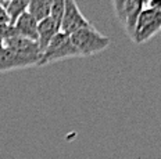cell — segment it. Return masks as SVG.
Listing matches in <instances>:
<instances>
[{"label": "cell", "mask_w": 161, "mask_h": 159, "mask_svg": "<svg viewBox=\"0 0 161 159\" xmlns=\"http://www.w3.org/2000/svg\"><path fill=\"white\" fill-rule=\"evenodd\" d=\"M0 49H2V40H0Z\"/></svg>", "instance_id": "e0dca14e"}, {"label": "cell", "mask_w": 161, "mask_h": 159, "mask_svg": "<svg viewBox=\"0 0 161 159\" xmlns=\"http://www.w3.org/2000/svg\"><path fill=\"white\" fill-rule=\"evenodd\" d=\"M75 57H79V53L72 46L71 40H69V35L60 31L50 40L47 47L45 49V51L40 54V59L38 65L42 67V65H46V64H52V62H56V61L75 58Z\"/></svg>", "instance_id": "7a4b0ae2"}, {"label": "cell", "mask_w": 161, "mask_h": 159, "mask_svg": "<svg viewBox=\"0 0 161 159\" xmlns=\"http://www.w3.org/2000/svg\"><path fill=\"white\" fill-rule=\"evenodd\" d=\"M60 32V22L53 19L52 17H47L38 22V46L40 54L45 51L53 38Z\"/></svg>", "instance_id": "52a82bcc"}, {"label": "cell", "mask_w": 161, "mask_h": 159, "mask_svg": "<svg viewBox=\"0 0 161 159\" xmlns=\"http://www.w3.org/2000/svg\"><path fill=\"white\" fill-rule=\"evenodd\" d=\"M92 24L85 18V15L79 11V7L75 0H65L64 11L61 17V25L60 31L67 35H71L80 28H86Z\"/></svg>", "instance_id": "5b68a950"}, {"label": "cell", "mask_w": 161, "mask_h": 159, "mask_svg": "<svg viewBox=\"0 0 161 159\" xmlns=\"http://www.w3.org/2000/svg\"><path fill=\"white\" fill-rule=\"evenodd\" d=\"M2 47L19 53V54H25V55H40L38 42L22 38V36H18V35L10 36V38L2 40Z\"/></svg>", "instance_id": "8992f818"}, {"label": "cell", "mask_w": 161, "mask_h": 159, "mask_svg": "<svg viewBox=\"0 0 161 159\" xmlns=\"http://www.w3.org/2000/svg\"><path fill=\"white\" fill-rule=\"evenodd\" d=\"M130 2H132L135 6H137V7L146 8L147 6H149V2H150V0H130Z\"/></svg>", "instance_id": "9a60e30c"}, {"label": "cell", "mask_w": 161, "mask_h": 159, "mask_svg": "<svg viewBox=\"0 0 161 159\" xmlns=\"http://www.w3.org/2000/svg\"><path fill=\"white\" fill-rule=\"evenodd\" d=\"M26 11H28L38 22L42 21V19L50 17L52 0H31Z\"/></svg>", "instance_id": "9c48e42d"}, {"label": "cell", "mask_w": 161, "mask_h": 159, "mask_svg": "<svg viewBox=\"0 0 161 159\" xmlns=\"http://www.w3.org/2000/svg\"><path fill=\"white\" fill-rule=\"evenodd\" d=\"M161 31V11L153 8H143L136 21L132 40L140 44L154 38Z\"/></svg>", "instance_id": "3957f363"}, {"label": "cell", "mask_w": 161, "mask_h": 159, "mask_svg": "<svg viewBox=\"0 0 161 159\" xmlns=\"http://www.w3.org/2000/svg\"><path fill=\"white\" fill-rule=\"evenodd\" d=\"M13 26H14L18 36L31 39V40H35V42L38 40V21H36L28 11L22 13V14L15 19Z\"/></svg>", "instance_id": "ba28073f"}, {"label": "cell", "mask_w": 161, "mask_h": 159, "mask_svg": "<svg viewBox=\"0 0 161 159\" xmlns=\"http://www.w3.org/2000/svg\"><path fill=\"white\" fill-rule=\"evenodd\" d=\"M29 2H31V0H13V2L10 3V6L6 8V11H7V14L10 17L11 25L14 24L15 19L18 18L22 13H25L26 10H28Z\"/></svg>", "instance_id": "30bf717a"}, {"label": "cell", "mask_w": 161, "mask_h": 159, "mask_svg": "<svg viewBox=\"0 0 161 159\" xmlns=\"http://www.w3.org/2000/svg\"><path fill=\"white\" fill-rule=\"evenodd\" d=\"M147 7L161 11V0H150V2H149V6H147Z\"/></svg>", "instance_id": "5bb4252c"}, {"label": "cell", "mask_w": 161, "mask_h": 159, "mask_svg": "<svg viewBox=\"0 0 161 159\" xmlns=\"http://www.w3.org/2000/svg\"><path fill=\"white\" fill-rule=\"evenodd\" d=\"M39 59L40 55H25L2 47L0 49V74L35 67L39 64Z\"/></svg>", "instance_id": "277c9868"}, {"label": "cell", "mask_w": 161, "mask_h": 159, "mask_svg": "<svg viewBox=\"0 0 161 159\" xmlns=\"http://www.w3.org/2000/svg\"><path fill=\"white\" fill-rule=\"evenodd\" d=\"M113 2V7H114V13H115V17L118 18V21H121V17H122V11L124 7H125L126 0H111Z\"/></svg>", "instance_id": "7c38bea8"}, {"label": "cell", "mask_w": 161, "mask_h": 159, "mask_svg": "<svg viewBox=\"0 0 161 159\" xmlns=\"http://www.w3.org/2000/svg\"><path fill=\"white\" fill-rule=\"evenodd\" d=\"M13 0H0V7H3V8H7L8 6H10V3H11Z\"/></svg>", "instance_id": "2e32d148"}, {"label": "cell", "mask_w": 161, "mask_h": 159, "mask_svg": "<svg viewBox=\"0 0 161 159\" xmlns=\"http://www.w3.org/2000/svg\"><path fill=\"white\" fill-rule=\"evenodd\" d=\"M69 40L76 49V51L79 53V57H89L93 54H99V53L104 51L111 43L108 36L100 33L93 25L75 31L69 35Z\"/></svg>", "instance_id": "6da1fadb"}, {"label": "cell", "mask_w": 161, "mask_h": 159, "mask_svg": "<svg viewBox=\"0 0 161 159\" xmlns=\"http://www.w3.org/2000/svg\"><path fill=\"white\" fill-rule=\"evenodd\" d=\"M64 4L65 0H52V11H50V17L56 21L60 22L61 25V17L63 11H64Z\"/></svg>", "instance_id": "8fae6325"}, {"label": "cell", "mask_w": 161, "mask_h": 159, "mask_svg": "<svg viewBox=\"0 0 161 159\" xmlns=\"http://www.w3.org/2000/svg\"><path fill=\"white\" fill-rule=\"evenodd\" d=\"M0 24H11L7 11H6L3 7H0Z\"/></svg>", "instance_id": "4fadbf2b"}]
</instances>
